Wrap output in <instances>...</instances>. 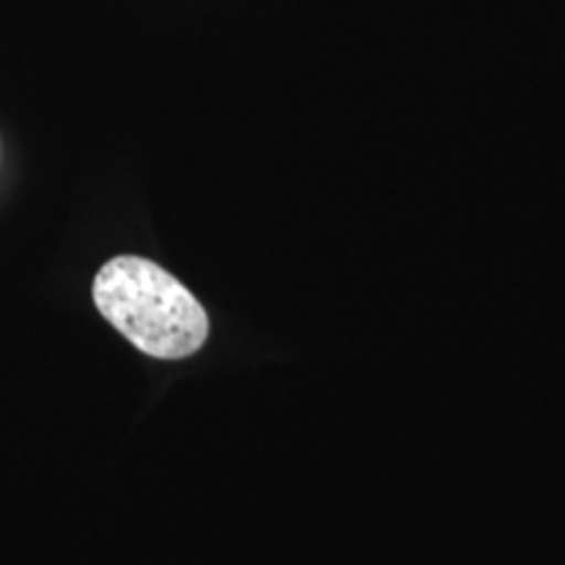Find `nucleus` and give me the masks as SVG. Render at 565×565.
<instances>
[{"label":"nucleus","mask_w":565,"mask_h":565,"mask_svg":"<svg viewBox=\"0 0 565 565\" xmlns=\"http://www.w3.org/2000/svg\"><path fill=\"white\" fill-rule=\"evenodd\" d=\"M95 307L152 359H186L210 335L207 312L179 278L145 257H116L95 275Z\"/></svg>","instance_id":"f257e3e1"}]
</instances>
